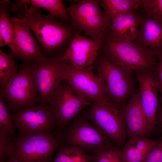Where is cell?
<instances>
[{
    "label": "cell",
    "instance_id": "6da1fadb",
    "mask_svg": "<svg viewBox=\"0 0 162 162\" xmlns=\"http://www.w3.org/2000/svg\"><path fill=\"white\" fill-rule=\"evenodd\" d=\"M22 5L24 7V16L10 19L28 26L46 52L52 53L59 49L71 37V28L57 17L50 14L44 15L39 9L32 5L28 8L27 4Z\"/></svg>",
    "mask_w": 162,
    "mask_h": 162
},
{
    "label": "cell",
    "instance_id": "7a4b0ae2",
    "mask_svg": "<svg viewBox=\"0 0 162 162\" xmlns=\"http://www.w3.org/2000/svg\"><path fill=\"white\" fill-rule=\"evenodd\" d=\"M85 115L102 133L118 146L122 147L127 136L124 122L125 106L107 100L94 101Z\"/></svg>",
    "mask_w": 162,
    "mask_h": 162
},
{
    "label": "cell",
    "instance_id": "3957f363",
    "mask_svg": "<svg viewBox=\"0 0 162 162\" xmlns=\"http://www.w3.org/2000/svg\"><path fill=\"white\" fill-rule=\"evenodd\" d=\"M63 142L58 132L23 135L13 141V155L8 162H52L54 152Z\"/></svg>",
    "mask_w": 162,
    "mask_h": 162
},
{
    "label": "cell",
    "instance_id": "277c9868",
    "mask_svg": "<svg viewBox=\"0 0 162 162\" xmlns=\"http://www.w3.org/2000/svg\"><path fill=\"white\" fill-rule=\"evenodd\" d=\"M105 55L113 64L132 72L155 69L159 60L155 54L132 42H115L106 40Z\"/></svg>",
    "mask_w": 162,
    "mask_h": 162
},
{
    "label": "cell",
    "instance_id": "5b68a950",
    "mask_svg": "<svg viewBox=\"0 0 162 162\" xmlns=\"http://www.w3.org/2000/svg\"><path fill=\"white\" fill-rule=\"evenodd\" d=\"M96 69L106 99L112 102L126 106V100L132 92V72L118 67L105 55L98 60Z\"/></svg>",
    "mask_w": 162,
    "mask_h": 162
},
{
    "label": "cell",
    "instance_id": "8992f818",
    "mask_svg": "<svg viewBox=\"0 0 162 162\" xmlns=\"http://www.w3.org/2000/svg\"><path fill=\"white\" fill-rule=\"evenodd\" d=\"M10 110L16 111L36 105L40 100L31 64L25 63L14 78L0 89Z\"/></svg>",
    "mask_w": 162,
    "mask_h": 162
},
{
    "label": "cell",
    "instance_id": "52a82bcc",
    "mask_svg": "<svg viewBox=\"0 0 162 162\" xmlns=\"http://www.w3.org/2000/svg\"><path fill=\"white\" fill-rule=\"evenodd\" d=\"M62 135L63 141L68 145L76 147L92 154L112 144L111 140L102 133L85 115H78Z\"/></svg>",
    "mask_w": 162,
    "mask_h": 162
},
{
    "label": "cell",
    "instance_id": "ba28073f",
    "mask_svg": "<svg viewBox=\"0 0 162 162\" xmlns=\"http://www.w3.org/2000/svg\"><path fill=\"white\" fill-rule=\"evenodd\" d=\"M19 134L29 135L55 132L58 122L54 111L47 104H38L15 111L12 115Z\"/></svg>",
    "mask_w": 162,
    "mask_h": 162
},
{
    "label": "cell",
    "instance_id": "9c48e42d",
    "mask_svg": "<svg viewBox=\"0 0 162 162\" xmlns=\"http://www.w3.org/2000/svg\"><path fill=\"white\" fill-rule=\"evenodd\" d=\"M100 5L99 0H82L66 7L74 26L92 39H103L109 24Z\"/></svg>",
    "mask_w": 162,
    "mask_h": 162
},
{
    "label": "cell",
    "instance_id": "30bf717a",
    "mask_svg": "<svg viewBox=\"0 0 162 162\" xmlns=\"http://www.w3.org/2000/svg\"><path fill=\"white\" fill-rule=\"evenodd\" d=\"M64 61L60 57H46L31 65L35 86L40 104L49 103L63 80Z\"/></svg>",
    "mask_w": 162,
    "mask_h": 162
},
{
    "label": "cell",
    "instance_id": "8fae6325",
    "mask_svg": "<svg viewBox=\"0 0 162 162\" xmlns=\"http://www.w3.org/2000/svg\"><path fill=\"white\" fill-rule=\"evenodd\" d=\"M62 78L78 96L94 101L106 99L101 82L94 73L93 66L80 69L69 61H64Z\"/></svg>",
    "mask_w": 162,
    "mask_h": 162
},
{
    "label": "cell",
    "instance_id": "7c38bea8",
    "mask_svg": "<svg viewBox=\"0 0 162 162\" xmlns=\"http://www.w3.org/2000/svg\"><path fill=\"white\" fill-rule=\"evenodd\" d=\"M49 102L57 120L58 132L61 134L68 123L92 103L88 99L76 95L65 80L62 81Z\"/></svg>",
    "mask_w": 162,
    "mask_h": 162
},
{
    "label": "cell",
    "instance_id": "4fadbf2b",
    "mask_svg": "<svg viewBox=\"0 0 162 162\" xmlns=\"http://www.w3.org/2000/svg\"><path fill=\"white\" fill-rule=\"evenodd\" d=\"M139 84L142 108L151 133L157 129L159 79L156 68L136 72Z\"/></svg>",
    "mask_w": 162,
    "mask_h": 162
},
{
    "label": "cell",
    "instance_id": "5bb4252c",
    "mask_svg": "<svg viewBox=\"0 0 162 162\" xmlns=\"http://www.w3.org/2000/svg\"><path fill=\"white\" fill-rule=\"evenodd\" d=\"M102 39L87 38L76 33L61 58L78 69L93 66L98 59Z\"/></svg>",
    "mask_w": 162,
    "mask_h": 162
},
{
    "label": "cell",
    "instance_id": "9a60e30c",
    "mask_svg": "<svg viewBox=\"0 0 162 162\" xmlns=\"http://www.w3.org/2000/svg\"><path fill=\"white\" fill-rule=\"evenodd\" d=\"M10 20L14 28V38L9 54L30 64L45 58L41 47L38 44L29 27L23 23Z\"/></svg>",
    "mask_w": 162,
    "mask_h": 162
},
{
    "label": "cell",
    "instance_id": "2e32d148",
    "mask_svg": "<svg viewBox=\"0 0 162 162\" xmlns=\"http://www.w3.org/2000/svg\"><path fill=\"white\" fill-rule=\"evenodd\" d=\"M124 122L127 136L130 138H148L151 134L139 92L133 94L126 104Z\"/></svg>",
    "mask_w": 162,
    "mask_h": 162
},
{
    "label": "cell",
    "instance_id": "e0dca14e",
    "mask_svg": "<svg viewBox=\"0 0 162 162\" xmlns=\"http://www.w3.org/2000/svg\"><path fill=\"white\" fill-rule=\"evenodd\" d=\"M140 16L137 35L132 42L144 49L162 57V23L143 14Z\"/></svg>",
    "mask_w": 162,
    "mask_h": 162
},
{
    "label": "cell",
    "instance_id": "ac0fdd59",
    "mask_svg": "<svg viewBox=\"0 0 162 162\" xmlns=\"http://www.w3.org/2000/svg\"><path fill=\"white\" fill-rule=\"evenodd\" d=\"M110 21L106 40L132 42L136 37L140 22V16L136 12L119 15Z\"/></svg>",
    "mask_w": 162,
    "mask_h": 162
},
{
    "label": "cell",
    "instance_id": "d6986e66",
    "mask_svg": "<svg viewBox=\"0 0 162 162\" xmlns=\"http://www.w3.org/2000/svg\"><path fill=\"white\" fill-rule=\"evenodd\" d=\"M160 141L148 138H130L122 150L127 162H144Z\"/></svg>",
    "mask_w": 162,
    "mask_h": 162
},
{
    "label": "cell",
    "instance_id": "ffe728a7",
    "mask_svg": "<svg viewBox=\"0 0 162 162\" xmlns=\"http://www.w3.org/2000/svg\"><path fill=\"white\" fill-rule=\"evenodd\" d=\"M141 0H102L100 4L104 9V14L109 23L119 15L136 12Z\"/></svg>",
    "mask_w": 162,
    "mask_h": 162
},
{
    "label": "cell",
    "instance_id": "44dd1931",
    "mask_svg": "<svg viewBox=\"0 0 162 162\" xmlns=\"http://www.w3.org/2000/svg\"><path fill=\"white\" fill-rule=\"evenodd\" d=\"M12 6V9H17L23 4H30L37 8L48 11L49 14L63 21H69L70 17L62 0H17Z\"/></svg>",
    "mask_w": 162,
    "mask_h": 162
},
{
    "label": "cell",
    "instance_id": "7402d4cb",
    "mask_svg": "<svg viewBox=\"0 0 162 162\" xmlns=\"http://www.w3.org/2000/svg\"><path fill=\"white\" fill-rule=\"evenodd\" d=\"M9 2L8 0L0 2V46H6L11 49L13 44L14 28L7 13Z\"/></svg>",
    "mask_w": 162,
    "mask_h": 162
},
{
    "label": "cell",
    "instance_id": "603a6c76",
    "mask_svg": "<svg viewBox=\"0 0 162 162\" xmlns=\"http://www.w3.org/2000/svg\"><path fill=\"white\" fill-rule=\"evenodd\" d=\"M52 162H93L90 155L76 146L68 145L61 147Z\"/></svg>",
    "mask_w": 162,
    "mask_h": 162
},
{
    "label": "cell",
    "instance_id": "cb8c5ba5",
    "mask_svg": "<svg viewBox=\"0 0 162 162\" xmlns=\"http://www.w3.org/2000/svg\"><path fill=\"white\" fill-rule=\"evenodd\" d=\"M13 58L0 50V89L4 88L16 76L18 68Z\"/></svg>",
    "mask_w": 162,
    "mask_h": 162
},
{
    "label": "cell",
    "instance_id": "d4e9b609",
    "mask_svg": "<svg viewBox=\"0 0 162 162\" xmlns=\"http://www.w3.org/2000/svg\"><path fill=\"white\" fill-rule=\"evenodd\" d=\"M90 155L93 162H127L122 149L112 144Z\"/></svg>",
    "mask_w": 162,
    "mask_h": 162
},
{
    "label": "cell",
    "instance_id": "484cf974",
    "mask_svg": "<svg viewBox=\"0 0 162 162\" xmlns=\"http://www.w3.org/2000/svg\"><path fill=\"white\" fill-rule=\"evenodd\" d=\"M140 7L144 14L162 23V0H141Z\"/></svg>",
    "mask_w": 162,
    "mask_h": 162
},
{
    "label": "cell",
    "instance_id": "4316f807",
    "mask_svg": "<svg viewBox=\"0 0 162 162\" xmlns=\"http://www.w3.org/2000/svg\"><path fill=\"white\" fill-rule=\"evenodd\" d=\"M4 101L2 94L0 93V128L3 129L11 135L14 132L16 129L12 115Z\"/></svg>",
    "mask_w": 162,
    "mask_h": 162
},
{
    "label": "cell",
    "instance_id": "83f0119b",
    "mask_svg": "<svg viewBox=\"0 0 162 162\" xmlns=\"http://www.w3.org/2000/svg\"><path fill=\"white\" fill-rule=\"evenodd\" d=\"M14 148V142L10 135L0 128V159L6 160L12 156Z\"/></svg>",
    "mask_w": 162,
    "mask_h": 162
},
{
    "label": "cell",
    "instance_id": "f1b7e54d",
    "mask_svg": "<svg viewBox=\"0 0 162 162\" xmlns=\"http://www.w3.org/2000/svg\"><path fill=\"white\" fill-rule=\"evenodd\" d=\"M144 162H162V140L148 154Z\"/></svg>",
    "mask_w": 162,
    "mask_h": 162
},
{
    "label": "cell",
    "instance_id": "f546056e",
    "mask_svg": "<svg viewBox=\"0 0 162 162\" xmlns=\"http://www.w3.org/2000/svg\"><path fill=\"white\" fill-rule=\"evenodd\" d=\"M157 72L159 84V91L160 93V100L162 106V57L160 58L156 68Z\"/></svg>",
    "mask_w": 162,
    "mask_h": 162
},
{
    "label": "cell",
    "instance_id": "4dcf8cb0",
    "mask_svg": "<svg viewBox=\"0 0 162 162\" xmlns=\"http://www.w3.org/2000/svg\"><path fill=\"white\" fill-rule=\"evenodd\" d=\"M157 118L158 121L160 122L162 125V107L161 106H159L158 109L157 114Z\"/></svg>",
    "mask_w": 162,
    "mask_h": 162
},
{
    "label": "cell",
    "instance_id": "1f68e13d",
    "mask_svg": "<svg viewBox=\"0 0 162 162\" xmlns=\"http://www.w3.org/2000/svg\"><path fill=\"white\" fill-rule=\"evenodd\" d=\"M0 162H8V160H6L0 159Z\"/></svg>",
    "mask_w": 162,
    "mask_h": 162
}]
</instances>
